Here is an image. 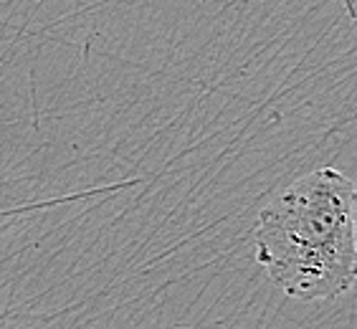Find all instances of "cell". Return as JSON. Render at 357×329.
<instances>
[{"label":"cell","mask_w":357,"mask_h":329,"mask_svg":"<svg viewBox=\"0 0 357 329\" xmlns=\"http://www.w3.org/2000/svg\"><path fill=\"white\" fill-rule=\"evenodd\" d=\"M355 183L335 167L296 178L256 220V261L296 302H327L355 284Z\"/></svg>","instance_id":"obj_1"}]
</instances>
